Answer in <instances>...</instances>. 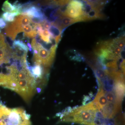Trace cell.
<instances>
[{"instance_id":"cell-26","label":"cell","mask_w":125,"mask_h":125,"mask_svg":"<svg viewBox=\"0 0 125 125\" xmlns=\"http://www.w3.org/2000/svg\"><path fill=\"white\" fill-rule=\"evenodd\" d=\"M104 125V124H103V125Z\"/></svg>"},{"instance_id":"cell-12","label":"cell","mask_w":125,"mask_h":125,"mask_svg":"<svg viewBox=\"0 0 125 125\" xmlns=\"http://www.w3.org/2000/svg\"><path fill=\"white\" fill-rule=\"evenodd\" d=\"M23 30L25 37L27 38H34L38 34L37 32L34 29L33 26L30 24L23 26Z\"/></svg>"},{"instance_id":"cell-4","label":"cell","mask_w":125,"mask_h":125,"mask_svg":"<svg viewBox=\"0 0 125 125\" xmlns=\"http://www.w3.org/2000/svg\"><path fill=\"white\" fill-rule=\"evenodd\" d=\"M31 23L30 18L28 16L22 15L18 16L13 22L7 24L5 28V34L12 40H14L18 34L23 32V26L30 24Z\"/></svg>"},{"instance_id":"cell-10","label":"cell","mask_w":125,"mask_h":125,"mask_svg":"<svg viewBox=\"0 0 125 125\" xmlns=\"http://www.w3.org/2000/svg\"><path fill=\"white\" fill-rule=\"evenodd\" d=\"M49 31L51 35L55 39L56 43L57 45L61 40L63 31L53 22L51 23Z\"/></svg>"},{"instance_id":"cell-25","label":"cell","mask_w":125,"mask_h":125,"mask_svg":"<svg viewBox=\"0 0 125 125\" xmlns=\"http://www.w3.org/2000/svg\"><path fill=\"white\" fill-rule=\"evenodd\" d=\"M1 33V29H0V33Z\"/></svg>"},{"instance_id":"cell-11","label":"cell","mask_w":125,"mask_h":125,"mask_svg":"<svg viewBox=\"0 0 125 125\" xmlns=\"http://www.w3.org/2000/svg\"><path fill=\"white\" fill-rule=\"evenodd\" d=\"M2 10L5 13H16L19 15H20L21 13L18 10L15 5L13 3L11 4L8 0H6L3 3L2 7Z\"/></svg>"},{"instance_id":"cell-20","label":"cell","mask_w":125,"mask_h":125,"mask_svg":"<svg viewBox=\"0 0 125 125\" xmlns=\"http://www.w3.org/2000/svg\"><path fill=\"white\" fill-rule=\"evenodd\" d=\"M41 24L43 29L48 30H49L51 25V23L47 20H46L43 21L41 23Z\"/></svg>"},{"instance_id":"cell-5","label":"cell","mask_w":125,"mask_h":125,"mask_svg":"<svg viewBox=\"0 0 125 125\" xmlns=\"http://www.w3.org/2000/svg\"><path fill=\"white\" fill-rule=\"evenodd\" d=\"M65 6L61 8L62 16L76 20L79 22L82 21L84 6L83 1H70L65 8Z\"/></svg>"},{"instance_id":"cell-18","label":"cell","mask_w":125,"mask_h":125,"mask_svg":"<svg viewBox=\"0 0 125 125\" xmlns=\"http://www.w3.org/2000/svg\"><path fill=\"white\" fill-rule=\"evenodd\" d=\"M19 16L18 14L16 13H3L1 15V18L5 21L7 22H13L15 19V16Z\"/></svg>"},{"instance_id":"cell-15","label":"cell","mask_w":125,"mask_h":125,"mask_svg":"<svg viewBox=\"0 0 125 125\" xmlns=\"http://www.w3.org/2000/svg\"><path fill=\"white\" fill-rule=\"evenodd\" d=\"M105 94L108 103L121 104L116 99L114 92H105Z\"/></svg>"},{"instance_id":"cell-22","label":"cell","mask_w":125,"mask_h":125,"mask_svg":"<svg viewBox=\"0 0 125 125\" xmlns=\"http://www.w3.org/2000/svg\"><path fill=\"white\" fill-rule=\"evenodd\" d=\"M91 99H92V97L90 96H84L83 101V105H86L87 103L91 101Z\"/></svg>"},{"instance_id":"cell-3","label":"cell","mask_w":125,"mask_h":125,"mask_svg":"<svg viewBox=\"0 0 125 125\" xmlns=\"http://www.w3.org/2000/svg\"><path fill=\"white\" fill-rule=\"evenodd\" d=\"M31 46L32 48L38 51L37 55H33V61L34 64L41 65L45 68L51 67L54 62L57 45L53 46L49 51L37 42L36 38H34L31 41Z\"/></svg>"},{"instance_id":"cell-7","label":"cell","mask_w":125,"mask_h":125,"mask_svg":"<svg viewBox=\"0 0 125 125\" xmlns=\"http://www.w3.org/2000/svg\"><path fill=\"white\" fill-rule=\"evenodd\" d=\"M92 102L101 111L107 105L108 102L105 96V92L102 87H99L97 96Z\"/></svg>"},{"instance_id":"cell-19","label":"cell","mask_w":125,"mask_h":125,"mask_svg":"<svg viewBox=\"0 0 125 125\" xmlns=\"http://www.w3.org/2000/svg\"><path fill=\"white\" fill-rule=\"evenodd\" d=\"M113 41L114 44L121 49H123L125 48V38L124 37L115 39Z\"/></svg>"},{"instance_id":"cell-9","label":"cell","mask_w":125,"mask_h":125,"mask_svg":"<svg viewBox=\"0 0 125 125\" xmlns=\"http://www.w3.org/2000/svg\"><path fill=\"white\" fill-rule=\"evenodd\" d=\"M114 92L117 101L122 103L125 94V82L114 81Z\"/></svg>"},{"instance_id":"cell-17","label":"cell","mask_w":125,"mask_h":125,"mask_svg":"<svg viewBox=\"0 0 125 125\" xmlns=\"http://www.w3.org/2000/svg\"><path fill=\"white\" fill-rule=\"evenodd\" d=\"M94 72L97 78V80H101L107 75L106 72L102 69L95 68L94 69Z\"/></svg>"},{"instance_id":"cell-24","label":"cell","mask_w":125,"mask_h":125,"mask_svg":"<svg viewBox=\"0 0 125 125\" xmlns=\"http://www.w3.org/2000/svg\"><path fill=\"white\" fill-rule=\"evenodd\" d=\"M3 63H5L4 62L2 61H0V65L2 64Z\"/></svg>"},{"instance_id":"cell-13","label":"cell","mask_w":125,"mask_h":125,"mask_svg":"<svg viewBox=\"0 0 125 125\" xmlns=\"http://www.w3.org/2000/svg\"><path fill=\"white\" fill-rule=\"evenodd\" d=\"M67 55H69L70 59L71 60L76 61L80 62L84 61L85 60L84 57L80 54L78 52L74 50H71L68 52Z\"/></svg>"},{"instance_id":"cell-8","label":"cell","mask_w":125,"mask_h":125,"mask_svg":"<svg viewBox=\"0 0 125 125\" xmlns=\"http://www.w3.org/2000/svg\"><path fill=\"white\" fill-rule=\"evenodd\" d=\"M78 22H79L78 21L76 20L61 15L59 16L53 23L60 27L63 31L66 27Z\"/></svg>"},{"instance_id":"cell-16","label":"cell","mask_w":125,"mask_h":125,"mask_svg":"<svg viewBox=\"0 0 125 125\" xmlns=\"http://www.w3.org/2000/svg\"><path fill=\"white\" fill-rule=\"evenodd\" d=\"M13 47L18 48L27 52L29 51V48L27 45L22 41L20 40H15L13 41L11 48Z\"/></svg>"},{"instance_id":"cell-1","label":"cell","mask_w":125,"mask_h":125,"mask_svg":"<svg viewBox=\"0 0 125 125\" xmlns=\"http://www.w3.org/2000/svg\"><path fill=\"white\" fill-rule=\"evenodd\" d=\"M98 110L93 102L90 103L74 109L61 119V121L83 125H95V115Z\"/></svg>"},{"instance_id":"cell-21","label":"cell","mask_w":125,"mask_h":125,"mask_svg":"<svg viewBox=\"0 0 125 125\" xmlns=\"http://www.w3.org/2000/svg\"><path fill=\"white\" fill-rule=\"evenodd\" d=\"M6 22L2 18L0 17V29H3L7 26Z\"/></svg>"},{"instance_id":"cell-2","label":"cell","mask_w":125,"mask_h":125,"mask_svg":"<svg viewBox=\"0 0 125 125\" xmlns=\"http://www.w3.org/2000/svg\"><path fill=\"white\" fill-rule=\"evenodd\" d=\"M30 117L23 108L11 109L0 104V125H32Z\"/></svg>"},{"instance_id":"cell-6","label":"cell","mask_w":125,"mask_h":125,"mask_svg":"<svg viewBox=\"0 0 125 125\" xmlns=\"http://www.w3.org/2000/svg\"><path fill=\"white\" fill-rule=\"evenodd\" d=\"M12 49L6 40L4 36L0 33V61L5 63H9L11 57Z\"/></svg>"},{"instance_id":"cell-23","label":"cell","mask_w":125,"mask_h":125,"mask_svg":"<svg viewBox=\"0 0 125 125\" xmlns=\"http://www.w3.org/2000/svg\"><path fill=\"white\" fill-rule=\"evenodd\" d=\"M27 46L29 47V48L32 49V46H31V45L30 44V43L29 42H27Z\"/></svg>"},{"instance_id":"cell-14","label":"cell","mask_w":125,"mask_h":125,"mask_svg":"<svg viewBox=\"0 0 125 125\" xmlns=\"http://www.w3.org/2000/svg\"><path fill=\"white\" fill-rule=\"evenodd\" d=\"M38 34L40 36L41 40L43 42L47 43L52 44L50 40L51 34L48 30L45 29L43 30L42 31Z\"/></svg>"}]
</instances>
